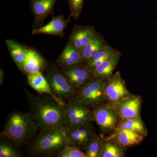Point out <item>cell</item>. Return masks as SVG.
Listing matches in <instances>:
<instances>
[{
    "label": "cell",
    "instance_id": "obj_3",
    "mask_svg": "<svg viewBox=\"0 0 157 157\" xmlns=\"http://www.w3.org/2000/svg\"><path fill=\"white\" fill-rule=\"evenodd\" d=\"M38 132L36 125L28 113L15 111L10 113L7 117L1 137L19 145L26 143L33 138Z\"/></svg>",
    "mask_w": 157,
    "mask_h": 157
},
{
    "label": "cell",
    "instance_id": "obj_19",
    "mask_svg": "<svg viewBox=\"0 0 157 157\" xmlns=\"http://www.w3.org/2000/svg\"><path fill=\"white\" fill-rule=\"evenodd\" d=\"M121 53L117 51L93 71L94 78L105 79L113 75V73L120 59Z\"/></svg>",
    "mask_w": 157,
    "mask_h": 157
},
{
    "label": "cell",
    "instance_id": "obj_21",
    "mask_svg": "<svg viewBox=\"0 0 157 157\" xmlns=\"http://www.w3.org/2000/svg\"><path fill=\"white\" fill-rule=\"evenodd\" d=\"M115 130H128L136 131L145 135H148L147 129L141 117L134 119H121Z\"/></svg>",
    "mask_w": 157,
    "mask_h": 157
},
{
    "label": "cell",
    "instance_id": "obj_23",
    "mask_svg": "<svg viewBox=\"0 0 157 157\" xmlns=\"http://www.w3.org/2000/svg\"><path fill=\"white\" fill-rule=\"evenodd\" d=\"M104 135H95L86 148L83 150L86 157H101L103 147Z\"/></svg>",
    "mask_w": 157,
    "mask_h": 157
},
{
    "label": "cell",
    "instance_id": "obj_16",
    "mask_svg": "<svg viewBox=\"0 0 157 157\" xmlns=\"http://www.w3.org/2000/svg\"><path fill=\"white\" fill-rule=\"evenodd\" d=\"M71 16L67 19H65V16L59 15L56 17H53L52 20L46 24L37 29H33L32 34H47L57 36L60 38L64 36V31L68 27V24L70 21Z\"/></svg>",
    "mask_w": 157,
    "mask_h": 157
},
{
    "label": "cell",
    "instance_id": "obj_11",
    "mask_svg": "<svg viewBox=\"0 0 157 157\" xmlns=\"http://www.w3.org/2000/svg\"><path fill=\"white\" fill-rule=\"evenodd\" d=\"M142 105L141 96L133 94L121 102L115 110L121 119L136 118L140 117Z\"/></svg>",
    "mask_w": 157,
    "mask_h": 157
},
{
    "label": "cell",
    "instance_id": "obj_18",
    "mask_svg": "<svg viewBox=\"0 0 157 157\" xmlns=\"http://www.w3.org/2000/svg\"><path fill=\"white\" fill-rule=\"evenodd\" d=\"M27 76L28 82L30 86L36 91L39 94L49 95L62 106H65L67 104L53 94L48 82L42 72L30 73Z\"/></svg>",
    "mask_w": 157,
    "mask_h": 157
},
{
    "label": "cell",
    "instance_id": "obj_7",
    "mask_svg": "<svg viewBox=\"0 0 157 157\" xmlns=\"http://www.w3.org/2000/svg\"><path fill=\"white\" fill-rule=\"evenodd\" d=\"M104 79L93 78L76 93L78 101L89 107H97L106 103Z\"/></svg>",
    "mask_w": 157,
    "mask_h": 157
},
{
    "label": "cell",
    "instance_id": "obj_15",
    "mask_svg": "<svg viewBox=\"0 0 157 157\" xmlns=\"http://www.w3.org/2000/svg\"><path fill=\"white\" fill-rule=\"evenodd\" d=\"M47 62L35 49L28 48L25 60L19 70L24 74L42 72L47 67Z\"/></svg>",
    "mask_w": 157,
    "mask_h": 157
},
{
    "label": "cell",
    "instance_id": "obj_24",
    "mask_svg": "<svg viewBox=\"0 0 157 157\" xmlns=\"http://www.w3.org/2000/svg\"><path fill=\"white\" fill-rule=\"evenodd\" d=\"M22 156L21 153L12 143L1 139L0 142V157Z\"/></svg>",
    "mask_w": 157,
    "mask_h": 157
},
{
    "label": "cell",
    "instance_id": "obj_20",
    "mask_svg": "<svg viewBox=\"0 0 157 157\" xmlns=\"http://www.w3.org/2000/svg\"><path fill=\"white\" fill-rule=\"evenodd\" d=\"M6 43L11 58L19 69L25 60L28 47L17 41L10 39L6 40Z\"/></svg>",
    "mask_w": 157,
    "mask_h": 157
},
{
    "label": "cell",
    "instance_id": "obj_8",
    "mask_svg": "<svg viewBox=\"0 0 157 157\" xmlns=\"http://www.w3.org/2000/svg\"><path fill=\"white\" fill-rule=\"evenodd\" d=\"M92 113L103 135L112 133L121 119L116 110L106 103L93 108Z\"/></svg>",
    "mask_w": 157,
    "mask_h": 157
},
{
    "label": "cell",
    "instance_id": "obj_10",
    "mask_svg": "<svg viewBox=\"0 0 157 157\" xmlns=\"http://www.w3.org/2000/svg\"><path fill=\"white\" fill-rule=\"evenodd\" d=\"M60 68L63 75L73 87L76 94L85 85L94 78L93 72L83 67L70 69Z\"/></svg>",
    "mask_w": 157,
    "mask_h": 157
},
{
    "label": "cell",
    "instance_id": "obj_2",
    "mask_svg": "<svg viewBox=\"0 0 157 157\" xmlns=\"http://www.w3.org/2000/svg\"><path fill=\"white\" fill-rule=\"evenodd\" d=\"M67 127L59 126L39 132L29 144V151L36 156L57 157L65 147L69 145Z\"/></svg>",
    "mask_w": 157,
    "mask_h": 157
},
{
    "label": "cell",
    "instance_id": "obj_27",
    "mask_svg": "<svg viewBox=\"0 0 157 157\" xmlns=\"http://www.w3.org/2000/svg\"><path fill=\"white\" fill-rule=\"evenodd\" d=\"M71 11L70 16L76 20L80 16L83 9L84 0H68Z\"/></svg>",
    "mask_w": 157,
    "mask_h": 157
},
{
    "label": "cell",
    "instance_id": "obj_26",
    "mask_svg": "<svg viewBox=\"0 0 157 157\" xmlns=\"http://www.w3.org/2000/svg\"><path fill=\"white\" fill-rule=\"evenodd\" d=\"M69 40L74 44L82 54L83 51V47L82 44L81 25H76L74 26Z\"/></svg>",
    "mask_w": 157,
    "mask_h": 157
},
{
    "label": "cell",
    "instance_id": "obj_29",
    "mask_svg": "<svg viewBox=\"0 0 157 157\" xmlns=\"http://www.w3.org/2000/svg\"><path fill=\"white\" fill-rule=\"evenodd\" d=\"M0 84L1 86L3 84V82H4V76H5V73H4V71L2 70V68L0 69Z\"/></svg>",
    "mask_w": 157,
    "mask_h": 157
},
{
    "label": "cell",
    "instance_id": "obj_12",
    "mask_svg": "<svg viewBox=\"0 0 157 157\" xmlns=\"http://www.w3.org/2000/svg\"><path fill=\"white\" fill-rule=\"evenodd\" d=\"M30 7L35 17L33 29H39L49 14L53 15V8L57 0H30Z\"/></svg>",
    "mask_w": 157,
    "mask_h": 157
},
{
    "label": "cell",
    "instance_id": "obj_5",
    "mask_svg": "<svg viewBox=\"0 0 157 157\" xmlns=\"http://www.w3.org/2000/svg\"><path fill=\"white\" fill-rule=\"evenodd\" d=\"M64 123L68 128L87 124L94 121L90 107L73 98L64 107Z\"/></svg>",
    "mask_w": 157,
    "mask_h": 157
},
{
    "label": "cell",
    "instance_id": "obj_6",
    "mask_svg": "<svg viewBox=\"0 0 157 157\" xmlns=\"http://www.w3.org/2000/svg\"><path fill=\"white\" fill-rule=\"evenodd\" d=\"M106 104L116 109L123 100L133 94L129 91L119 71L104 80Z\"/></svg>",
    "mask_w": 157,
    "mask_h": 157
},
{
    "label": "cell",
    "instance_id": "obj_17",
    "mask_svg": "<svg viewBox=\"0 0 157 157\" xmlns=\"http://www.w3.org/2000/svg\"><path fill=\"white\" fill-rule=\"evenodd\" d=\"M109 46L104 36L96 31L92 39L82 52L81 67L85 68L97 52Z\"/></svg>",
    "mask_w": 157,
    "mask_h": 157
},
{
    "label": "cell",
    "instance_id": "obj_22",
    "mask_svg": "<svg viewBox=\"0 0 157 157\" xmlns=\"http://www.w3.org/2000/svg\"><path fill=\"white\" fill-rule=\"evenodd\" d=\"M126 148L116 142L104 137L101 157H124Z\"/></svg>",
    "mask_w": 157,
    "mask_h": 157
},
{
    "label": "cell",
    "instance_id": "obj_1",
    "mask_svg": "<svg viewBox=\"0 0 157 157\" xmlns=\"http://www.w3.org/2000/svg\"><path fill=\"white\" fill-rule=\"evenodd\" d=\"M25 90L28 102V113L36 125L38 132L64 125V106L47 94H34L26 89Z\"/></svg>",
    "mask_w": 157,
    "mask_h": 157
},
{
    "label": "cell",
    "instance_id": "obj_25",
    "mask_svg": "<svg viewBox=\"0 0 157 157\" xmlns=\"http://www.w3.org/2000/svg\"><path fill=\"white\" fill-rule=\"evenodd\" d=\"M58 157H86L84 152L75 147L68 145L60 152Z\"/></svg>",
    "mask_w": 157,
    "mask_h": 157
},
{
    "label": "cell",
    "instance_id": "obj_4",
    "mask_svg": "<svg viewBox=\"0 0 157 157\" xmlns=\"http://www.w3.org/2000/svg\"><path fill=\"white\" fill-rule=\"evenodd\" d=\"M58 67L55 65L47 67L44 76L53 94L67 104L76 97V94Z\"/></svg>",
    "mask_w": 157,
    "mask_h": 157
},
{
    "label": "cell",
    "instance_id": "obj_14",
    "mask_svg": "<svg viewBox=\"0 0 157 157\" xmlns=\"http://www.w3.org/2000/svg\"><path fill=\"white\" fill-rule=\"evenodd\" d=\"M81 53L69 40L56 62L60 68L70 69L81 67Z\"/></svg>",
    "mask_w": 157,
    "mask_h": 157
},
{
    "label": "cell",
    "instance_id": "obj_13",
    "mask_svg": "<svg viewBox=\"0 0 157 157\" xmlns=\"http://www.w3.org/2000/svg\"><path fill=\"white\" fill-rule=\"evenodd\" d=\"M146 137L143 134L136 131L115 130L106 138L127 149L139 145Z\"/></svg>",
    "mask_w": 157,
    "mask_h": 157
},
{
    "label": "cell",
    "instance_id": "obj_28",
    "mask_svg": "<svg viewBox=\"0 0 157 157\" xmlns=\"http://www.w3.org/2000/svg\"><path fill=\"white\" fill-rule=\"evenodd\" d=\"M95 32L93 27L81 25L82 44L83 49L92 39Z\"/></svg>",
    "mask_w": 157,
    "mask_h": 157
},
{
    "label": "cell",
    "instance_id": "obj_9",
    "mask_svg": "<svg viewBox=\"0 0 157 157\" xmlns=\"http://www.w3.org/2000/svg\"><path fill=\"white\" fill-rule=\"evenodd\" d=\"M67 133L69 145L80 149L82 151L96 135L94 128L92 123L72 128L67 127Z\"/></svg>",
    "mask_w": 157,
    "mask_h": 157
}]
</instances>
